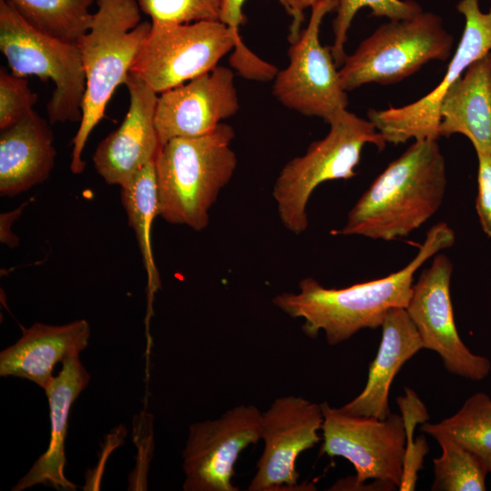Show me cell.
I'll use <instances>...</instances> for the list:
<instances>
[{"mask_svg": "<svg viewBox=\"0 0 491 491\" xmlns=\"http://www.w3.org/2000/svg\"><path fill=\"white\" fill-rule=\"evenodd\" d=\"M452 272L451 260L437 253L414 283L406 311L424 349L436 352L449 373L480 381L488 376L491 363L488 358L472 353L460 338L450 294Z\"/></svg>", "mask_w": 491, "mask_h": 491, "instance_id": "obj_13", "label": "cell"}, {"mask_svg": "<svg viewBox=\"0 0 491 491\" xmlns=\"http://www.w3.org/2000/svg\"><path fill=\"white\" fill-rule=\"evenodd\" d=\"M441 456L433 460V491H485L488 471L482 461L451 438L435 436Z\"/></svg>", "mask_w": 491, "mask_h": 491, "instance_id": "obj_25", "label": "cell"}, {"mask_svg": "<svg viewBox=\"0 0 491 491\" xmlns=\"http://www.w3.org/2000/svg\"><path fill=\"white\" fill-rule=\"evenodd\" d=\"M233 127L221 123L195 137L173 138L155 158L159 216L195 231L209 224V210L237 166Z\"/></svg>", "mask_w": 491, "mask_h": 491, "instance_id": "obj_3", "label": "cell"}, {"mask_svg": "<svg viewBox=\"0 0 491 491\" xmlns=\"http://www.w3.org/2000/svg\"><path fill=\"white\" fill-rule=\"evenodd\" d=\"M27 204L28 201L15 210L0 215V241L8 247H15L19 244L18 237L11 231V226Z\"/></svg>", "mask_w": 491, "mask_h": 491, "instance_id": "obj_33", "label": "cell"}, {"mask_svg": "<svg viewBox=\"0 0 491 491\" xmlns=\"http://www.w3.org/2000/svg\"><path fill=\"white\" fill-rule=\"evenodd\" d=\"M89 381L90 375L82 365L79 355L64 360L62 370L45 390L51 421L49 446L12 488L13 491H22L37 484L50 485L57 490L76 489V486L65 476V440L72 405Z\"/></svg>", "mask_w": 491, "mask_h": 491, "instance_id": "obj_20", "label": "cell"}, {"mask_svg": "<svg viewBox=\"0 0 491 491\" xmlns=\"http://www.w3.org/2000/svg\"><path fill=\"white\" fill-rule=\"evenodd\" d=\"M337 0L322 1L311 7L310 20L299 37L290 43L289 64L274 78L273 95L286 107L328 122L348 105L331 46L320 43L324 17Z\"/></svg>", "mask_w": 491, "mask_h": 491, "instance_id": "obj_10", "label": "cell"}, {"mask_svg": "<svg viewBox=\"0 0 491 491\" xmlns=\"http://www.w3.org/2000/svg\"><path fill=\"white\" fill-rule=\"evenodd\" d=\"M38 100L25 77L0 69V130L15 124L29 112Z\"/></svg>", "mask_w": 491, "mask_h": 491, "instance_id": "obj_29", "label": "cell"}, {"mask_svg": "<svg viewBox=\"0 0 491 491\" xmlns=\"http://www.w3.org/2000/svg\"><path fill=\"white\" fill-rule=\"evenodd\" d=\"M120 192L128 225L135 232L143 257L148 278V297L151 301L161 284L151 244L153 222L159 216L155 160L143 167L126 185L121 186Z\"/></svg>", "mask_w": 491, "mask_h": 491, "instance_id": "obj_22", "label": "cell"}, {"mask_svg": "<svg viewBox=\"0 0 491 491\" xmlns=\"http://www.w3.org/2000/svg\"><path fill=\"white\" fill-rule=\"evenodd\" d=\"M0 131V195L13 197L47 180L56 156L47 121L32 110Z\"/></svg>", "mask_w": 491, "mask_h": 491, "instance_id": "obj_19", "label": "cell"}, {"mask_svg": "<svg viewBox=\"0 0 491 491\" xmlns=\"http://www.w3.org/2000/svg\"><path fill=\"white\" fill-rule=\"evenodd\" d=\"M439 135L466 136L477 155L491 154V52L471 64L446 93Z\"/></svg>", "mask_w": 491, "mask_h": 491, "instance_id": "obj_21", "label": "cell"}, {"mask_svg": "<svg viewBox=\"0 0 491 491\" xmlns=\"http://www.w3.org/2000/svg\"><path fill=\"white\" fill-rule=\"evenodd\" d=\"M381 329L379 348L369 366L366 386L353 400L339 407L345 413L386 418L391 414L388 396L395 376L410 358L424 349L405 308L390 309Z\"/></svg>", "mask_w": 491, "mask_h": 491, "instance_id": "obj_18", "label": "cell"}, {"mask_svg": "<svg viewBox=\"0 0 491 491\" xmlns=\"http://www.w3.org/2000/svg\"><path fill=\"white\" fill-rule=\"evenodd\" d=\"M476 209L484 233L491 237V154H479Z\"/></svg>", "mask_w": 491, "mask_h": 491, "instance_id": "obj_30", "label": "cell"}, {"mask_svg": "<svg viewBox=\"0 0 491 491\" xmlns=\"http://www.w3.org/2000/svg\"><path fill=\"white\" fill-rule=\"evenodd\" d=\"M97 9L87 33L77 42L85 76L82 118L73 138L70 170L85 168L82 155L87 139L105 116L115 90L125 85L130 69L145 44L152 24L141 22L136 0H96Z\"/></svg>", "mask_w": 491, "mask_h": 491, "instance_id": "obj_4", "label": "cell"}, {"mask_svg": "<svg viewBox=\"0 0 491 491\" xmlns=\"http://www.w3.org/2000/svg\"><path fill=\"white\" fill-rule=\"evenodd\" d=\"M455 238L446 223L436 224L416 256L395 273L345 288H326L308 276L299 282L297 293L279 294L273 297V305L292 318H302L307 336L316 338L323 331L329 345H338L362 329L381 327L390 309H406L416 272L430 257L451 247Z\"/></svg>", "mask_w": 491, "mask_h": 491, "instance_id": "obj_1", "label": "cell"}, {"mask_svg": "<svg viewBox=\"0 0 491 491\" xmlns=\"http://www.w3.org/2000/svg\"><path fill=\"white\" fill-rule=\"evenodd\" d=\"M396 403L406 434L403 474L398 488L400 491H411L416 489L418 471L423 467L424 457L428 452L425 437L414 441V431L417 424H424L429 419V415L424 403L411 388L405 387V395L397 397Z\"/></svg>", "mask_w": 491, "mask_h": 491, "instance_id": "obj_27", "label": "cell"}, {"mask_svg": "<svg viewBox=\"0 0 491 491\" xmlns=\"http://www.w3.org/2000/svg\"><path fill=\"white\" fill-rule=\"evenodd\" d=\"M152 24L219 21L221 0H136Z\"/></svg>", "mask_w": 491, "mask_h": 491, "instance_id": "obj_28", "label": "cell"}, {"mask_svg": "<svg viewBox=\"0 0 491 491\" xmlns=\"http://www.w3.org/2000/svg\"><path fill=\"white\" fill-rule=\"evenodd\" d=\"M246 0H221L219 21L232 33L235 45L233 53L241 54L249 50L243 42L239 28L245 22L243 5Z\"/></svg>", "mask_w": 491, "mask_h": 491, "instance_id": "obj_31", "label": "cell"}, {"mask_svg": "<svg viewBox=\"0 0 491 491\" xmlns=\"http://www.w3.org/2000/svg\"><path fill=\"white\" fill-rule=\"evenodd\" d=\"M454 38L439 16L423 11L410 19L380 25L350 55L339 71L343 88L402 81L431 60L446 61Z\"/></svg>", "mask_w": 491, "mask_h": 491, "instance_id": "obj_6", "label": "cell"}, {"mask_svg": "<svg viewBox=\"0 0 491 491\" xmlns=\"http://www.w3.org/2000/svg\"><path fill=\"white\" fill-rule=\"evenodd\" d=\"M234 45L220 21L152 24L130 74L159 95L212 70Z\"/></svg>", "mask_w": 491, "mask_h": 491, "instance_id": "obj_9", "label": "cell"}, {"mask_svg": "<svg viewBox=\"0 0 491 491\" xmlns=\"http://www.w3.org/2000/svg\"><path fill=\"white\" fill-rule=\"evenodd\" d=\"M239 107L232 68L216 65L159 94L155 122L160 145L173 138L205 135Z\"/></svg>", "mask_w": 491, "mask_h": 491, "instance_id": "obj_15", "label": "cell"}, {"mask_svg": "<svg viewBox=\"0 0 491 491\" xmlns=\"http://www.w3.org/2000/svg\"><path fill=\"white\" fill-rule=\"evenodd\" d=\"M90 335L85 319L60 326L35 323L23 328L21 337L1 351L0 376L26 379L45 390L54 379V366L85 350Z\"/></svg>", "mask_w": 491, "mask_h": 491, "instance_id": "obj_17", "label": "cell"}, {"mask_svg": "<svg viewBox=\"0 0 491 491\" xmlns=\"http://www.w3.org/2000/svg\"><path fill=\"white\" fill-rule=\"evenodd\" d=\"M456 9L465 17V28L439 85L412 104L368 111V120L386 143L397 145L409 139L437 140L440 137L439 110L446 93L471 64L490 52L491 9L488 13H483L478 0H461Z\"/></svg>", "mask_w": 491, "mask_h": 491, "instance_id": "obj_11", "label": "cell"}, {"mask_svg": "<svg viewBox=\"0 0 491 491\" xmlns=\"http://www.w3.org/2000/svg\"><path fill=\"white\" fill-rule=\"evenodd\" d=\"M362 7H369L372 15L393 20H406L422 12L420 5L412 0H337L336 15L333 22L334 43L331 52L337 66H341L346 55L345 44L351 23Z\"/></svg>", "mask_w": 491, "mask_h": 491, "instance_id": "obj_26", "label": "cell"}, {"mask_svg": "<svg viewBox=\"0 0 491 491\" xmlns=\"http://www.w3.org/2000/svg\"><path fill=\"white\" fill-rule=\"evenodd\" d=\"M323 411L320 456H341L354 466L353 480H340L331 490L369 486L367 480L399 487L406 449L405 426L401 415L392 413L385 419L354 416L339 407L321 403Z\"/></svg>", "mask_w": 491, "mask_h": 491, "instance_id": "obj_8", "label": "cell"}, {"mask_svg": "<svg viewBox=\"0 0 491 491\" xmlns=\"http://www.w3.org/2000/svg\"><path fill=\"white\" fill-rule=\"evenodd\" d=\"M21 17L37 31L77 44L88 32L96 0H9Z\"/></svg>", "mask_w": 491, "mask_h": 491, "instance_id": "obj_24", "label": "cell"}, {"mask_svg": "<svg viewBox=\"0 0 491 491\" xmlns=\"http://www.w3.org/2000/svg\"><path fill=\"white\" fill-rule=\"evenodd\" d=\"M327 0H279L287 13L292 16L288 40L296 41L301 34V26L304 21V12L316 4Z\"/></svg>", "mask_w": 491, "mask_h": 491, "instance_id": "obj_32", "label": "cell"}, {"mask_svg": "<svg viewBox=\"0 0 491 491\" xmlns=\"http://www.w3.org/2000/svg\"><path fill=\"white\" fill-rule=\"evenodd\" d=\"M327 123L328 134L313 142L303 155L287 162L273 186L278 216L283 225L295 235L307 228L306 205L319 185L354 177L363 147L373 144L382 150L386 144L368 119L346 109Z\"/></svg>", "mask_w": 491, "mask_h": 491, "instance_id": "obj_5", "label": "cell"}, {"mask_svg": "<svg viewBox=\"0 0 491 491\" xmlns=\"http://www.w3.org/2000/svg\"><path fill=\"white\" fill-rule=\"evenodd\" d=\"M129 107L121 125L97 145L93 163L108 185H126L154 161L160 147L155 115L158 94L129 73Z\"/></svg>", "mask_w": 491, "mask_h": 491, "instance_id": "obj_16", "label": "cell"}, {"mask_svg": "<svg viewBox=\"0 0 491 491\" xmlns=\"http://www.w3.org/2000/svg\"><path fill=\"white\" fill-rule=\"evenodd\" d=\"M420 430L433 438H451L476 455L491 473V398L486 394L472 395L453 416L438 423L426 422Z\"/></svg>", "mask_w": 491, "mask_h": 491, "instance_id": "obj_23", "label": "cell"}, {"mask_svg": "<svg viewBox=\"0 0 491 491\" xmlns=\"http://www.w3.org/2000/svg\"><path fill=\"white\" fill-rule=\"evenodd\" d=\"M446 162L437 140L415 141L373 181L333 235L390 241L407 236L442 205Z\"/></svg>", "mask_w": 491, "mask_h": 491, "instance_id": "obj_2", "label": "cell"}, {"mask_svg": "<svg viewBox=\"0 0 491 491\" xmlns=\"http://www.w3.org/2000/svg\"><path fill=\"white\" fill-rule=\"evenodd\" d=\"M262 412L239 405L218 418L195 422L188 428L182 451L184 491H238L232 483L241 452L261 440Z\"/></svg>", "mask_w": 491, "mask_h": 491, "instance_id": "obj_12", "label": "cell"}, {"mask_svg": "<svg viewBox=\"0 0 491 491\" xmlns=\"http://www.w3.org/2000/svg\"><path fill=\"white\" fill-rule=\"evenodd\" d=\"M321 404L302 396L276 398L261 416L263 452L256 463V472L246 490H297L299 455L321 441Z\"/></svg>", "mask_w": 491, "mask_h": 491, "instance_id": "obj_14", "label": "cell"}, {"mask_svg": "<svg viewBox=\"0 0 491 491\" xmlns=\"http://www.w3.org/2000/svg\"><path fill=\"white\" fill-rule=\"evenodd\" d=\"M0 50L12 74L54 83L46 105L50 123L81 121L85 76L77 45L37 31L9 0H0Z\"/></svg>", "mask_w": 491, "mask_h": 491, "instance_id": "obj_7", "label": "cell"}]
</instances>
